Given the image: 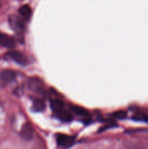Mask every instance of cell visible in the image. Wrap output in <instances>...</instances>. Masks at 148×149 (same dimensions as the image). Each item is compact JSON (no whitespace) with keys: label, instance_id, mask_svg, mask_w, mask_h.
Returning a JSON list of instances; mask_svg holds the SVG:
<instances>
[{"label":"cell","instance_id":"obj_12","mask_svg":"<svg viewBox=\"0 0 148 149\" xmlns=\"http://www.w3.org/2000/svg\"><path fill=\"white\" fill-rule=\"evenodd\" d=\"M32 108L35 112H42L45 108V104L43 100L41 99H36L33 101V106Z\"/></svg>","mask_w":148,"mask_h":149},{"label":"cell","instance_id":"obj_7","mask_svg":"<svg viewBox=\"0 0 148 149\" xmlns=\"http://www.w3.org/2000/svg\"><path fill=\"white\" fill-rule=\"evenodd\" d=\"M18 12L20 14V16L23 17V19L24 20H29L31 17V9L29 5H22L19 10H18Z\"/></svg>","mask_w":148,"mask_h":149},{"label":"cell","instance_id":"obj_1","mask_svg":"<svg viewBox=\"0 0 148 149\" xmlns=\"http://www.w3.org/2000/svg\"><path fill=\"white\" fill-rule=\"evenodd\" d=\"M24 19H22L18 16L12 15L9 17V24L10 25V28H12L16 32L21 33L25 30V24Z\"/></svg>","mask_w":148,"mask_h":149},{"label":"cell","instance_id":"obj_10","mask_svg":"<svg viewBox=\"0 0 148 149\" xmlns=\"http://www.w3.org/2000/svg\"><path fill=\"white\" fill-rule=\"evenodd\" d=\"M64 102L60 100H52L51 101V108L55 113H58V112L64 110Z\"/></svg>","mask_w":148,"mask_h":149},{"label":"cell","instance_id":"obj_3","mask_svg":"<svg viewBox=\"0 0 148 149\" xmlns=\"http://www.w3.org/2000/svg\"><path fill=\"white\" fill-rule=\"evenodd\" d=\"M6 55H7V57L10 59L13 60L14 62H16L18 65H26L27 63H28V60H27L26 57L23 53H21L20 52H17V51H10Z\"/></svg>","mask_w":148,"mask_h":149},{"label":"cell","instance_id":"obj_4","mask_svg":"<svg viewBox=\"0 0 148 149\" xmlns=\"http://www.w3.org/2000/svg\"><path fill=\"white\" fill-rule=\"evenodd\" d=\"M33 134H34V131H33L31 125L28 122L24 124V126L22 127V129L20 131L21 138L24 141H29L33 139Z\"/></svg>","mask_w":148,"mask_h":149},{"label":"cell","instance_id":"obj_2","mask_svg":"<svg viewBox=\"0 0 148 149\" xmlns=\"http://www.w3.org/2000/svg\"><path fill=\"white\" fill-rule=\"evenodd\" d=\"M75 138L66 134H58L57 136V144L61 148H68L74 143Z\"/></svg>","mask_w":148,"mask_h":149},{"label":"cell","instance_id":"obj_5","mask_svg":"<svg viewBox=\"0 0 148 149\" xmlns=\"http://www.w3.org/2000/svg\"><path fill=\"white\" fill-rule=\"evenodd\" d=\"M16 72L12 70H3L0 72V80L4 83H10L16 79Z\"/></svg>","mask_w":148,"mask_h":149},{"label":"cell","instance_id":"obj_11","mask_svg":"<svg viewBox=\"0 0 148 149\" xmlns=\"http://www.w3.org/2000/svg\"><path fill=\"white\" fill-rule=\"evenodd\" d=\"M72 111L73 112V113H75L76 115H79L80 117L83 118H88L89 116V113L87 110H85V108L81 107H77V106H73L72 107Z\"/></svg>","mask_w":148,"mask_h":149},{"label":"cell","instance_id":"obj_6","mask_svg":"<svg viewBox=\"0 0 148 149\" xmlns=\"http://www.w3.org/2000/svg\"><path fill=\"white\" fill-rule=\"evenodd\" d=\"M0 45L3 47L13 48L16 45V42L12 37H10L5 33L0 32Z\"/></svg>","mask_w":148,"mask_h":149},{"label":"cell","instance_id":"obj_13","mask_svg":"<svg viewBox=\"0 0 148 149\" xmlns=\"http://www.w3.org/2000/svg\"><path fill=\"white\" fill-rule=\"evenodd\" d=\"M133 119H134L135 120H138V121H146V122H148V116L146 115L145 113H137L135 116L133 117Z\"/></svg>","mask_w":148,"mask_h":149},{"label":"cell","instance_id":"obj_8","mask_svg":"<svg viewBox=\"0 0 148 149\" xmlns=\"http://www.w3.org/2000/svg\"><path fill=\"white\" fill-rule=\"evenodd\" d=\"M56 114H57L58 118L61 121H63V122H70V121L72 120V113H70L67 110H65L64 109V110L58 112Z\"/></svg>","mask_w":148,"mask_h":149},{"label":"cell","instance_id":"obj_9","mask_svg":"<svg viewBox=\"0 0 148 149\" xmlns=\"http://www.w3.org/2000/svg\"><path fill=\"white\" fill-rule=\"evenodd\" d=\"M29 86L35 92H41L43 90V85L38 79H31L29 81Z\"/></svg>","mask_w":148,"mask_h":149},{"label":"cell","instance_id":"obj_14","mask_svg":"<svg viewBox=\"0 0 148 149\" xmlns=\"http://www.w3.org/2000/svg\"><path fill=\"white\" fill-rule=\"evenodd\" d=\"M126 115H127L126 112V111H123V110L118 111V112H116V113H113V116L116 117V118H118V119H125L126 117Z\"/></svg>","mask_w":148,"mask_h":149}]
</instances>
